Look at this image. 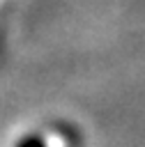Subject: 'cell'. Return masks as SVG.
<instances>
[{
	"instance_id": "cell-1",
	"label": "cell",
	"mask_w": 145,
	"mask_h": 147,
	"mask_svg": "<svg viewBox=\"0 0 145 147\" xmlns=\"http://www.w3.org/2000/svg\"><path fill=\"white\" fill-rule=\"evenodd\" d=\"M18 147H46V142H44V138H39V136H28V138H23V140L18 142Z\"/></svg>"
}]
</instances>
